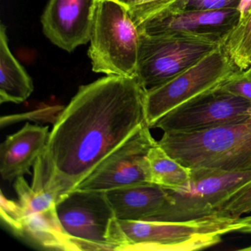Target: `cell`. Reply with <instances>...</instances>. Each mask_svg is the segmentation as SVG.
<instances>
[{
	"label": "cell",
	"mask_w": 251,
	"mask_h": 251,
	"mask_svg": "<svg viewBox=\"0 0 251 251\" xmlns=\"http://www.w3.org/2000/svg\"><path fill=\"white\" fill-rule=\"evenodd\" d=\"M241 0H189L186 9L220 10L238 8Z\"/></svg>",
	"instance_id": "cb8c5ba5"
},
{
	"label": "cell",
	"mask_w": 251,
	"mask_h": 251,
	"mask_svg": "<svg viewBox=\"0 0 251 251\" xmlns=\"http://www.w3.org/2000/svg\"><path fill=\"white\" fill-rule=\"evenodd\" d=\"M251 117V102L219 86L181 104L161 117L154 128L164 133H193Z\"/></svg>",
	"instance_id": "9c48e42d"
},
{
	"label": "cell",
	"mask_w": 251,
	"mask_h": 251,
	"mask_svg": "<svg viewBox=\"0 0 251 251\" xmlns=\"http://www.w3.org/2000/svg\"><path fill=\"white\" fill-rule=\"evenodd\" d=\"M0 213L1 218L9 226L14 233L22 236L25 214L18 201L9 200L1 192L0 195Z\"/></svg>",
	"instance_id": "7402d4cb"
},
{
	"label": "cell",
	"mask_w": 251,
	"mask_h": 251,
	"mask_svg": "<svg viewBox=\"0 0 251 251\" xmlns=\"http://www.w3.org/2000/svg\"><path fill=\"white\" fill-rule=\"evenodd\" d=\"M118 220L125 243L122 251H199L242 227L240 217L217 214L183 222Z\"/></svg>",
	"instance_id": "3957f363"
},
{
	"label": "cell",
	"mask_w": 251,
	"mask_h": 251,
	"mask_svg": "<svg viewBox=\"0 0 251 251\" xmlns=\"http://www.w3.org/2000/svg\"><path fill=\"white\" fill-rule=\"evenodd\" d=\"M147 91L136 77L107 75L81 86L58 114L32 187L56 203L146 123Z\"/></svg>",
	"instance_id": "6da1fadb"
},
{
	"label": "cell",
	"mask_w": 251,
	"mask_h": 251,
	"mask_svg": "<svg viewBox=\"0 0 251 251\" xmlns=\"http://www.w3.org/2000/svg\"><path fill=\"white\" fill-rule=\"evenodd\" d=\"M221 45L239 71L251 67V8L223 39Z\"/></svg>",
	"instance_id": "ac0fdd59"
},
{
	"label": "cell",
	"mask_w": 251,
	"mask_h": 251,
	"mask_svg": "<svg viewBox=\"0 0 251 251\" xmlns=\"http://www.w3.org/2000/svg\"><path fill=\"white\" fill-rule=\"evenodd\" d=\"M158 144L189 169L251 170V117L202 131L164 133Z\"/></svg>",
	"instance_id": "7a4b0ae2"
},
{
	"label": "cell",
	"mask_w": 251,
	"mask_h": 251,
	"mask_svg": "<svg viewBox=\"0 0 251 251\" xmlns=\"http://www.w3.org/2000/svg\"><path fill=\"white\" fill-rule=\"evenodd\" d=\"M190 170V178L184 186L167 189L168 205L153 220L183 222L214 215L227 198L251 182V170Z\"/></svg>",
	"instance_id": "52a82bcc"
},
{
	"label": "cell",
	"mask_w": 251,
	"mask_h": 251,
	"mask_svg": "<svg viewBox=\"0 0 251 251\" xmlns=\"http://www.w3.org/2000/svg\"><path fill=\"white\" fill-rule=\"evenodd\" d=\"M49 127L26 123L17 133L7 136L0 146V173L8 181L30 173L42 155L49 139Z\"/></svg>",
	"instance_id": "4fadbf2b"
},
{
	"label": "cell",
	"mask_w": 251,
	"mask_h": 251,
	"mask_svg": "<svg viewBox=\"0 0 251 251\" xmlns=\"http://www.w3.org/2000/svg\"><path fill=\"white\" fill-rule=\"evenodd\" d=\"M22 236L45 249L78 251L61 226L56 206L46 211L25 214Z\"/></svg>",
	"instance_id": "2e32d148"
},
{
	"label": "cell",
	"mask_w": 251,
	"mask_h": 251,
	"mask_svg": "<svg viewBox=\"0 0 251 251\" xmlns=\"http://www.w3.org/2000/svg\"><path fill=\"white\" fill-rule=\"evenodd\" d=\"M239 71L220 45L190 68L164 84L147 91L145 121L150 128L167 113L221 86Z\"/></svg>",
	"instance_id": "ba28073f"
},
{
	"label": "cell",
	"mask_w": 251,
	"mask_h": 251,
	"mask_svg": "<svg viewBox=\"0 0 251 251\" xmlns=\"http://www.w3.org/2000/svg\"><path fill=\"white\" fill-rule=\"evenodd\" d=\"M120 220H153L168 205L167 189L154 183L132 185L106 192Z\"/></svg>",
	"instance_id": "5bb4252c"
},
{
	"label": "cell",
	"mask_w": 251,
	"mask_h": 251,
	"mask_svg": "<svg viewBox=\"0 0 251 251\" xmlns=\"http://www.w3.org/2000/svg\"><path fill=\"white\" fill-rule=\"evenodd\" d=\"M96 0H49L42 17L45 36L54 45L71 52L90 41Z\"/></svg>",
	"instance_id": "8fae6325"
},
{
	"label": "cell",
	"mask_w": 251,
	"mask_h": 251,
	"mask_svg": "<svg viewBox=\"0 0 251 251\" xmlns=\"http://www.w3.org/2000/svg\"><path fill=\"white\" fill-rule=\"evenodd\" d=\"M221 42L184 33L140 32L136 77L146 91L170 81L217 49Z\"/></svg>",
	"instance_id": "8992f818"
},
{
	"label": "cell",
	"mask_w": 251,
	"mask_h": 251,
	"mask_svg": "<svg viewBox=\"0 0 251 251\" xmlns=\"http://www.w3.org/2000/svg\"><path fill=\"white\" fill-rule=\"evenodd\" d=\"M251 0H241L240 4H239V13H240V18H243L245 15H246L247 13L249 11V10L251 9Z\"/></svg>",
	"instance_id": "d4e9b609"
},
{
	"label": "cell",
	"mask_w": 251,
	"mask_h": 251,
	"mask_svg": "<svg viewBox=\"0 0 251 251\" xmlns=\"http://www.w3.org/2000/svg\"><path fill=\"white\" fill-rule=\"evenodd\" d=\"M239 251H251V247H248V248H242V249H239Z\"/></svg>",
	"instance_id": "4316f807"
},
{
	"label": "cell",
	"mask_w": 251,
	"mask_h": 251,
	"mask_svg": "<svg viewBox=\"0 0 251 251\" xmlns=\"http://www.w3.org/2000/svg\"><path fill=\"white\" fill-rule=\"evenodd\" d=\"M56 211L77 251H122L124 247L106 192L75 189L57 202Z\"/></svg>",
	"instance_id": "5b68a950"
},
{
	"label": "cell",
	"mask_w": 251,
	"mask_h": 251,
	"mask_svg": "<svg viewBox=\"0 0 251 251\" xmlns=\"http://www.w3.org/2000/svg\"><path fill=\"white\" fill-rule=\"evenodd\" d=\"M240 220L242 224H243L240 232H243V233H251V216L240 217Z\"/></svg>",
	"instance_id": "484cf974"
},
{
	"label": "cell",
	"mask_w": 251,
	"mask_h": 251,
	"mask_svg": "<svg viewBox=\"0 0 251 251\" xmlns=\"http://www.w3.org/2000/svg\"><path fill=\"white\" fill-rule=\"evenodd\" d=\"M90 42L88 53L93 72L136 77L140 31L126 5L98 2Z\"/></svg>",
	"instance_id": "277c9868"
},
{
	"label": "cell",
	"mask_w": 251,
	"mask_h": 251,
	"mask_svg": "<svg viewBox=\"0 0 251 251\" xmlns=\"http://www.w3.org/2000/svg\"><path fill=\"white\" fill-rule=\"evenodd\" d=\"M14 189L25 214L46 211L56 206V201L52 194L35 190L29 186L23 176L16 179Z\"/></svg>",
	"instance_id": "ffe728a7"
},
{
	"label": "cell",
	"mask_w": 251,
	"mask_h": 251,
	"mask_svg": "<svg viewBox=\"0 0 251 251\" xmlns=\"http://www.w3.org/2000/svg\"><path fill=\"white\" fill-rule=\"evenodd\" d=\"M34 86L31 77L8 46L6 27H0V102L20 104L28 99Z\"/></svg>",
	"instance_id": "9a60e30c"
},
{
	"label": "cell",
	"mask_w": 251,
	"mask_h": 251,
	"mask_svg": "<svg viewBox=\"0 0 251 251\" xmlns=\"http://www.w3.org/2000/svg\"><path fill=\"white\" fill-rule=\"evenodd\" d=\"M151 181L169 189L184 186L190 178L191 170L168 155L158 143L150 150L148 155Z\"/></svg>",
	"instance_id": "e0dca14e"
},
{
	"label": "cell",
	"mask_w": 251,
	"mask_h": 251,
	"mask_svg": "<svg viewBox=\"0 0 251 251\" xmlns=\"http://www.w3.org/2000/svg\"><path fill=\"white\" fill-rule=\"evenodd\" d=\"M189 0H123L138 27L148 20L163 14L186 9Z\"/></svg>",
	"instance_id": "d6986e66"
},
{
	"label": "cell",
	"mask_w": 251,
	"mask_h": 251,
	"mask_svg": "<svg viewBox=\"0 0 251 251\" xmlns=\"http://www.w3.org/2000/svg\"><path fill=\"white\" fill-rule=\"evenodd\" d=\"M251 212V182L227 198L217 211V214L226 217L239 218Z\"/></svg>",
	"instance_id": "44dd1931"
},
{
	"label": "cell",
	"mask_w": 251,
	"mask_h": 251,
	"mask_svg": "<svg viewBox=\"0 0 251 251\" xmlns=\"http://www.w3.org/2000/svg\"><path fill=\"white\" fill-rule=\"evenodd\" d=\"M145 123L105 158L75 189L108 192L132 185L152 183L148 155L158 142Z\"/></svg>",
	"instance_id": "30bf717a"
},
{
	"label": "cell",
	"mask_w": 251,
	"mask_h": 251,
	"mask_svg": "<svg viewBox=\"0 0 251 251\" xmlns=\"http://www.w3.org/2000/svg\"><path fill=\"white\" fill-rule=\"evenodd\" d=\"M97 2H100V1H104V0H96ZM108 1H114V2H120L121 3L123 2V0H108Z\"/></svg>",
	"instance_id": "83f0119b"
},
{
	"label": "cell",
	"mask_w": 251,
	"mask_h": 251,
	"mask_svg": "<svg viewBox=\"0 0 251 251\" xmlns=\"http://www.w3.org/2000/svg\"><path fill=\"white\" fill-rule=\"evenodd\" d=\"M220 87L251 102V67L244 71L236 72Z\"/></svg>",
	"instance_id": "603a6c76"
},
{
	"label": "cell",
	"mask_w": 251,
	"mask_h": 251,
	"mask_svg": "<svg viewBox=\"0 0 251 251\" xmlns=\"http://www.w3.org/2000/svg\"><path fill=\"white\" fill-rule=\"evenodd\" d=\"M240 18L238 8L189 10L157 16L139 26L148 35L184 33L222 42Z\"/></svg>",
	"instance_id": "7c38bea8"
}]
</instances>
